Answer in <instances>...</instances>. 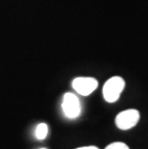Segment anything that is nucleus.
Returning <instances> with one entry per match:
<instances>
[{
    "label": "nucleus",
    "instance_id": "obj_1",
    "mask_svg": "<svg viewBox=\"0 0 148 149\" xmlns=\"http://www.w3.org/2000/svg\"><path fill=\"white\" fill-rule=\"evenodd\" d=\"M125 88V81L119 76H114L106 82L103 87V96L107 102L114 103L118 100Z\"/></svg>",
    "mask_w": 148,
    "mask_h": 149
},
{
    "label": "nucleus",
    "instance_id": "obj_2",
    "mask_svg": "<svg viewBox=\"0 0 148 149\" xmlns=\"http://www.w3.org/2000/svg\"><path fill=\"white\" fill-rule=\"evenodd\" d=\"M62 109L65 116L69 119H74L80 116L81 104L80 100L74 93H67L63 98Z\"/></svg>",
    "mask_w": 148,
    "mask_h": 149
},
{
    "label": "nucleus",
    "instance_id": "obj_3",
    "mask_svg": "<svg viewBox=\"0 0 148 149\" xmlns=\"http://www.w3.org/2000/svg\"><path fill=\"white\" fill-rule=\"evenodd\" d=\"M140 112L135 109H129L120 112L115 117V125L120 130H129L135 127L140 120Z\"/></svg>",
    "mask_w": 148,
    "mask_h": 149
},
{
    "label": "nucleus",
    "instance_id": "obj_4",
    "mask_svg": "<svg viewBox=\"0 0 148 149\" xmlns=\"http://www.w3.org/2000/svg\"><path fill=\"white\" fill-rule=\"evenodd\" d=\"M98 87V82L92 77H77L72 81V88L77 93L88 96Z\"/></svg>",
    "mask_w": 148,
    "mask_h": 149
},
{
    "label": "nucleus",
    "instance_id": "obj_5",
    "mask_svg": "<svg viewBox=\"0 0 148 149\" xmlns=\"http://www.w3.org/2000/svg\"><path fill=\"white\" fill-rule=\"evenodd\" d=\"M47 134H48V127H47L46 123H40L37 126L36 131H35V135L36 138L39 139H43L46 138Z\"/></svg>",
    "mask_w": 148,
    "mask_h": 149
},
{
    "label": "nucleus",
    "instance_id": "obj_6",
    "mask_svg": "<svg viewBox=\"0 0 148 149\" xmlns=\"http://www.w3.org/2000/svg\"><path fill=\"white\" fill-rule=\"evenodd\" d=\"M105 149H129V147L127 144L123 143V142H113Z\"/></svg>",
    "mask_w": 148,
    "mask_h": 149
},
{
    "label": "nucleus",
    "instance_id": "obj_7",
    "mask_svg": "<svg viewBox=\"0 0 148 149\" xmlns=\"http://www.w3.org/2000/svg\"><path fill=\"white\" fill-rule=\"evenodd\" d=\"M77 149H98L96 146H84V147H79Z\"/></svg>",
    "mask_w": 148,
    "mask_h": 149
},
{
    "label": "nucleus",
    "instance_id": "obj_8",
    "mask_svg": "<svg viewBox=\"0 0 148 149\" xmlns=\"http://www.w3.org/2000/svg\"><path fill=\"white\" fill-rule=\"evenodd\" d=\"M40 149H46V148H40Z\"/></svg>",
    "mask_w": 148,
    "mask_h": 149
}]
</instances>
